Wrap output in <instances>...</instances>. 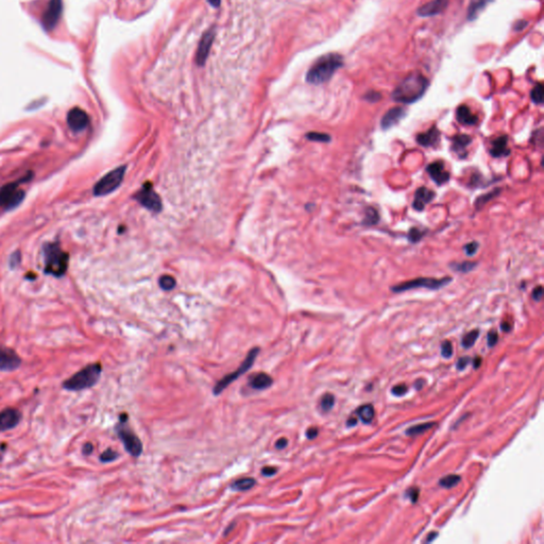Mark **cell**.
Segmentation results:
<instances>
[{
    "instance_id": "1",
    "label": "cell",
    "mask_w": 544,
    "mask_h": 544,
    "mask_svg": "<svg viewBox=\"0 0 544 544\" xmlns=\"http://www.w3.org/2000/svg\"><path fill=\"white\" fill-rule=\"evenodd\" d=\"M429 81L419 72L410 73L400 83L392 93L396 102L411 104L420 100L428 89Z\"/></svg>"
},
{
    "instance_id": "2",
    "label": "cell",
    "mask_w": 544,
    "mask_h": 544,
    "mask_svg": "<svg viewBox=\"0 0 544 544\" xmlns=\"http://www.w3.org/2000/svg\"><path fill=\"white\" fill-rule=\"evenodd\" d=\"M343 65V58L339 53H328L316 61L310 67L306 81L308 83L319 85L328 82L334 76V73Z\"/></svg>"
},
{
    "instance_id": "3",
    "label": "cell",
    "mask_w": 544,
    "mask_h": 544,
    "mask_svg": "<svg viewBox=\"0 0 544 544\" xmlns=\"http://www.w3.org/2000/svg\"><path fill=\"white\" fill-rule=\"evenodd\" d=\"M102 366L99 362L91 364L74 373L63 383V388L70 391H81L95 386L101 377Z\"/></svg>"
},
{
    "instance_id": "4",
    "label": "cell",
    "mask_w": 544,
    "mask_h": 544,
    "mask_svg": "<svg viewBox=\"0 0 544 544\" xmlns=\"http://www.w3.org/2000/svg\"><path fill=\"white\" fill-rule=\"evenodd\" d=\"M68 254L58 243H50L45 247V270L55 277H61L67 271Z\"/></svg>"
},
{
    "instance_id": "5",
    "label": "cell",
    "mask_w": 544,
    "mask_h": 544,
    "mask_svg": "<svg viewBox=\"0 0 544 544\" xmlns=\"http://www.w3.org/2000/svg\"><path fill=\"white\" fill-rule=\"evenodd\" d=\"M116 431L126 451L132 455L133 457L141 456L142 453V443L139 437L134 434V431L129 427L128 416L126 414L120 416V421L117 424Z\"/></svg>"
},
{
    "instance_id": "6",
    "label": "cell",
    "mask_w": 544,
    "mask_h": 544,
    "mask_svg": "<svg viewBox=\"0 0 544 544\" xmlns=\"http://www.w3.org/2000/svg\"><path fill=\"white\" fill-rule=\"evenodd\" d=\"M452 282V278L446 277L442 279H434V278H418L407 282H403L397 284L396 286L391 287V290L396 293L404 292L411 289H418V288H426L429 290H438L442 287L449 285Z\"/></svg>"
},
{
    "instance_id": "7",
    "label": "cell",
    "mask_w": 544,
    "mask_h": 544,
    "mask_svg": "<svg viewBox=\"0 0 544 544\" xmlns=\"http://www.w3.org/2000/svg\"><path fill=\"white\" fill-rule=\"evenodd\" d=\"M259 353H260V348H258V347L253 348L252 350H250L246 359L243 360V362L240 365V367L237 369L235 372H232V373L226 375V377H224L222 379H220L219 382L216 384V386L214 387V390H213V391H214V395L215 396L220 395V393L224 389L228 388V387L234 382V380H236L239 377H241L243 373H246L248 370H250L251 367L253 366L256 357H258Z\"/></svg>"
},
{
    "instance_id": "8",
    "label": "cell",
    "mask_w": 544,
    "mask_h": 544,
    "mask_svg": "<svg viewBox=\"0 0 544 544\" xmlns=\"http://www.w3.org/2000/svg\"><path fill=\"white\" fill-rule=\"evenodd\" d=\"M124 172H126V166H120L106 173L96 183L94 187V193L96 196H105L113 192L120 186L124 178Z\"/></svg>"
},
{
    "instance_id": "9",
    "label": "cell",
    "mask_w": 544,
    "mask_h": 544,
    "mask_svg": "<svg viewBox=\"0 0 544 544\" xmlns=\"http://www.w3.org/2000/svg\"><path fill=\"white\" fill-rule=\"evenodd\" d=\"M24 198V192L16 182L9 183L0 189V205L5 209H13Z\"/></svg>"
},
{
    "instance_id": "10",
    "label": "cell",
    "mask_w": 544,
    "mask_h": 544,
    "mask_svg": "<svg viewBox=\"0 0 544 544\" xmlns=\"http://www.w3.org/2000/svg\"><path fill=\"white\" fill-rule=\"evenodd\" d=\"M135 198L142 205L150 211L158 212L162 209L161 199L158 193L153 190L152 184L150 182H147L142 187V189L136 193Z\"/></svg>"
},
{
    "instance_id": "11",
    "label": "cell",
    "mask_w": 544,
    "mask_h": 544,
    "mask_svg": "<svg viewBox=\"0 0 544 544\" xmlns=\"http://www.w3.org/2000/svg\"><path fill=\"white\" fill-rule=\"evenodd\" d=\"M22 359L13 349L0 347V371L11 372L20 368Z\"/></svg>"
},
{
    "instance_id": "12",
    "label": "cell",
    "mask_w": 544,
    "mask_h": 544,
    "mask_svg": "<svg viewBox=\"0 0 544 544\" xmlns=\"http://www.w3.org/2000/svg\"><path fill=\"white\" fill-rule=\"evenodd\" d=\"M67 123L73 132H81L90 123V117L85 111L80 108H73L67 115Z\"/></svg>"
},
{
    "instance_id": "13",
    "label": "cell",
    "mask_w": 544,
    "mask_h": 544,
    "mask_svg": "<svg viewBox=\"0 0 544 544\" xmlns=\"http://www.w3.org/2000/svg\"><path fill=\"white\" fill-rule=\"evenodd\" d=\"M22 420V412L15 408H5L0 411V431L16 427Z\"/></svg>"
},
{
    "instance_id": "14",
    "label": "cell",
    "mask_w": 544,
    "mask_h": 544,
    "mask_svg": "<svg viewBox=\"0 0 544 544\" xmlns=\"http://www.w3.org/2000/svg\"><path fill=\"white\" fill-rule=\"evenodd\" d=\"M214 37H215L214 30H210L208 32H205L201 37V40H200L199 46L197 49V54H196V62L198 65L205 64L206 59L209 57L211 47L213 45V42H214Z\"/></svg>"
},
{
    "instance_id": "15",
    "label": "cell",
    "mask_w": 544,
    "mask_h": 544,
    "mask_svg": "<svg viewBox=\"0 0 544 544\" xmlns=\"http://www.w3.org/2000/svg\"><path fill=\"white\" fill-rule=\"evenodd\" d=\"M62 12V0H50L43 17L44 26L46 29H52L57 24Z\"/></svg>"
},
{
    "instance_id": "16",
    "label": "cell",
    "mask_w": 544,
    "mask_h": 544,
    "mask_svg": "<svg viewBox=\"0 0 544 544\" xmlns=\"http://www.w3.org/2000/svg\"><path fill=\"white\" fill-rule=\"evenodd\" d=\"M426 172L429 174L431 180L439 186L442 184H446L447 182H449V179H451V176H449V171L446 170L445 164H443V162L441 161H436L430 163V164L426 167Z\"/></svg>"
},
{
    "instance_id": "17",
    "label": "cell",
    "mask_w": 544,
    "mask_h": 544,
    "mask_svg": "<svg viewBox=\"0 0 544 544\" xmlns=\"http://www.w3.org/2000/svg\"><path fill=\"white\" fill-rule=\"evenodd\" d=\"M406 116V110L401 106H396L389 111L386 112V114L382 117L380 120V127L383 130H388L392 127H395L397 123L401 121L403 118Z\"/></svg>"
},
{
    "instance_id": "18",
    "label": "cell",
    "mask_w": 544,
    "mask_h": 544,
    "mask_svg": "<svg viewBox=\"0 0 544 544\" xmlns=\"http://www.w3.org/2000/svg\"><path fill=\"white\" fill-rule=\"evenodd\" d=\"M449 4V0H431V1L423 4L422 7L419 8L418 15L422 17H429L435 16L442 13L445 11Z\"/></svg>"
},
{
    "instance_id": "19",
    "label": "cell",
    "mask_w": 544,
    "mask_h": 544,
    "mask_svg": "<svg viewBox=\"0 0 544 544\" xmlns=\"http://www.w3.org/2000/svg\"><path fill=\"white\" fill-rule=\"evenodd\" d=\"M435 196H436L435 192L433 190L428 189L427 187H424V186L419 187L415 192L412 208H414V210L417 212H422L425 209V206L433 201Z\"/></svg>"
},
{
    "instance_id": "20",
    "label": "cell",
    "mask_w": 544,
    "mask_h": 544,
    "mask_svg": "<svg viewBox=\"0 0 544 544\" xmlns=\"http://www.w3.org/2000/svg\"><path fill=\"white\" fill-rule=\"evenodd\" d=\"M416 141L419 145L422 147L435 148L438 146L440 142V131L436 126H433L428 131H426V132L418 134L416 137Z\"/></svg>"
},
{
    "instance_id": "21",
    "label": "cell",
    "mask_w": 544,
    "mask_h": 544,
    "mask_svg": "<svg viewBox=\"0 0 544 544\" xmlns=\"http://www.w3.org/2000/svg\"><path fill=\"white\" fill-rule=\"evenodd\" d=\"M452 151L457 154L459 158H465L468 155L467 147L472 142V137L466 134H457L452 137Z\"/></svg>"
},
{
    "instance_id": "22",
    "label": "cell",
    "mask_w": 544,
    "mask_h": 544,
    "mask_svg": "<svg viewBox=\"0 0 544 544\" xmlns=\"http://www.w3.org/2000/svg\"><path fill=\"white\" fill-rule=\"evenodd\" d=\"M508 136L502 135L498 136L495 141H492V147L490 149V154L493 158H503L510 154L508 149Z\"/></svg>"
},
{
    "instance_id": "23",
    "label": "cell",
    "mask_w": 544,
    "mask_h": 544,
    "mask_svg": "<svg viewBox=\"0 0 544 544\" xmlns=\"http://www.w3.org/2000/svg\"><path fill=\"white\" fill-rule=\"evenodd\" d=\"M456 119L465 126H475L478 122V118L474 115L468 105L462 104L456 110Z\"/></svg>"
},
{
    "instance_id": "24",
    "label": "cell",
    "mask_w": 544,
    "mask_h": 544,
    "mask_svg": "<svg viewBox=\"0 0 544 544\" xmlns=\"http://www.w3.org/2000/svg\"><path fill=\"white\" fill-rule=\"evenodd\" d=\"M273 383V379L270 375L260 372L255 373L250 378V386L255 390H264L270 387Z\"/></svg>"
},
{
    "instance_id": "25",
    "label": "cell",
    "mask_w": 544,
    "mask_h": 544,
    "mask_svg": "<svg viewBox=\"0 0 544 544\" xmlns=\"http://www.w3.org/2000/svg\"><path fill=\"white\" fill-rule=\"evenodd\" d=\"M492 0H471L470 5L468 9V18L469 21H473L477 18V15L485 9L486 5L491 2Z\"/></svg>"
},
{
    "instance_id": "26",
    "label": "cell",
    "mask_w": 544,
    "mask_h": 544,
    "mask_svg": "<svg viewBox=\"0 0 544 544\" xmlns=\"http://www.w3.org/2000/svg\"><path fill=\"white\" fill-rule=\"evenodd\" d=\"M356 414L358 415V417L361 419V421L369 424L373 421L374 419V415H375V411L373 406L371 404H366V405H362L360 407L356 410Z\"/></svg>"
},
{
    "instance_id": "27",
    "label": "cell",
    "mask_w": 544,
    "mask_h": 544,
    "mask_svg": "<svg viewBox=\"0 0 544 544\" xmlns=\"http://www.w3.org/2000/svg\"><path fill=\"white\" fill-rule=\"evenodd\" d=\"M499 193H501V189H496L495 190H492L490 192H487V193H485V195L479 196L476 199V201H475V208H476L477 210L483 209L488 202H490L491 200L497 198L499 195Z\"/></svg>"
},
{
    "instance_id": "28",
    "label": "cell",
    "mask_w": 544,
    "mask_h": 544,
    "mask_svg": "<svg viewBox=\"0 0 544 544\" xmlns=\"http://www.w3.org/2000/svg\"><path fill=\"white\" fill-rule=\"evenodd\" d=\"M379 221V214L374 208H368L365 211V218L362 220V224L366 227L375 226Z\"/></svg>"
},
{
    "instance_id": "29",
    "label": "cell",
    "mask_w": 544,
    "mask_h": 544,
    "mask_svg": "<svg viewBox=\"0 0 544 544\" xmlns=\"http://www.w3.org/2000/svg\"><path fill=\"white\" fill-rule=\"evenodd\" d=\"M255 484H256V480L254 478L245 477L234 481L232 484V488L236 491H247L253 488Z\"/></svg>"
},
{
    "instance_id": "30",
    "label": "cell",
    "mask_w": 544,
    "mask_h": 544,
    "mask_svg": "<svg viewBox=\"0 0 544 544\" xmlns=\"http://www.w3.org/2000/svg\"><path fill=\"white\" fill-rule=\"evenodd\" d=\"M435 425L434 422H427V423H422V424H418V425H414V426L409 427L408 429H406V435L408 436H416V435H420L423 434L424 431H426L428 429H430Z\"/></svg>"
},
{
    "instance_id": "31",
    "label": "cell",
    "mask_w": 544,
    "mask_h": 544,
    "mask_svg": "<svg viewBox=\"0 0 544 544\" xmlns=\"http://www.w3.org/2000/svg\"><path fill=\"white\" fill-rule=\"evenodd\" d=\"M449 266H451L453 270H455V271L467 273V272L472 271L473 269L477 266V262L467 260V261H462V262H453V264H451Z\"/></svg>"
},
{
    "instance_id": "32",
    "label": "cell",
    "mask_w": 544,
    "mask_h": 544,
    "mask_svg": "<svg viewBox=\"0 0 544 544\" xmlns=\"http://www.w3.org/2000/svg\"><path fill=\"white\" fill-rule=\"evenodd\" d=\"M543 94H544V87L541 83H538L534 86V89L530 92V98L533 100V102L536 104H542L543 102Z\"/></svg>"
},
{
    "instance_id": "33",
    "label": "cell",
    "mask_w": 544,
    "mask_h": 544,
    "mask_svg": "<svg viewBox=\"0 0 544 544\" xmlns=\"http://www.w3.org/2000/svg\"><path fill=\"white\" fill-rule=\"evenodd\" d=\"M460 479H461V477L459 476V475H456V474L447 475L446 477H443L439 480V485L443 488L449 489V488H453V487L457 485L460 481Z\"/></svg>"
},
{
    "instance_id": "34",
    "label": "cell",
    "mask_w": 544,
    "mask_h": 544,
    "mask_svg": "<svg viewBox=\"0 0 544 544\" xmlns=\"http://www.w3.org/2000/svg\"><path fill=\"white\" fill-rule=\"evenodd\" d=\"M478 336H479V331L478 330H473V331H471V332L467 333L464 337H462V341H461L462 346H464L467 349L473 347L475 341H476V339L478 338Z\"/></svg>"
},
{
    "instance_id": "35",
    "label": "cell",
    "mask_w": 544,
    "mask_h": 544,
    "mask_svg": "<svg viewBox=\"0 0 544 544\" xmlns=\"http://www.w3.org/2000/svg\"><path fill=\"white\" fill-rule=\"evenodd\" d=\"M334 404H335L334 396L331 395V393H325V395L321 399L320 407L323 411H329V410L333 408Z\"/></svg>"
},
{
    "instance_id": "36",
    "label": "cell",
    "mask_w": 544,
    "mask_h": 544,
    "mask_svg": "<svg viewBox=\"0 0 544 544\" xmlns=\"http://www.w3.org/2000/svg\"><path fill=\"white\" fill-rule=\"evenodd\" d=\"M424 235H425L424 230H420L419 228H411L408 232L407 238L410 242L416 243L418 241H420L423 238Z\"/></svg>"
},
{
    "instance_id": "37",
    "label": "cell",
    "mask_w": 544,
    "mask_h": 544,
    "mask_svg": "<svg viewBox=\"0 0 544 544\" xmlns=\"http://www.w3.org/2000/svg\"><path fill=\"white\" fill-rule=\"evenodd\" d=\"M306 137L311 142H330L331 136L325 133H319V132H310Z\"/></svg>"
},
{
    "instance_id": "38",
    "label": "cell",
    "mask_w": 544,
    "mask_h": 544,
    "mask_svg": "<svg viewBox=\"0 0 544 544\" xmlns=\"http://www.w3.org/2000/svg\"><path fill=\"white\" fill-rule=\"evenodd\" d=\"M160 286L164 290H171L176 286V280L170 276H164L160 279Z\"/></svg>"
},
{
    "instance_id": "39",
    "label": "cell",
    "mask_w": 544,
    "mask_h": 544,
    "mask_svg": "<svg viewBox=\"0 0 544 544\" xmlns=\"http://www.w3.org/2000/svg\"><path fill=\"white\" fill-rule=\"evenodd\" d=\"M117 457H118V454L115 451H113L112 449H108L106 451H104L101 455H100V461L111 462V461H114Z\"/></svg>"
},
{
    "instance_id": "40",
    "label": "cell",
    "mask_w": 544,
    "mask_h": 544,
    "mask_svg": "<svg viewBox=\"0 0 544 544\" xmlns=\"http://www.w3.org/2000/svg\"><path fill=\"white\" fill-rule=\"evenodd\" d=\"M441 355L443 356L445 358H449L452 357L453 355V346H452V342L451 341H445L441 345Z\"/></svg>"
},
{
    "instance_id": "41",
    "label": "cell",
    "mask_w": 544,
    "mask_h": 544,
    "mask_svg": "<svg viewBox=\"0 0 544 544\" xmlns=\"http://www.w3.org/2000/svg\"><path fill=\"white\" fill-rule=\"evenodd\" d=\"M477 249H478V242H476V241L469 242L464 247L465 252L468 256H473L475 253L477 252Z\"/></svg>"
},
{
    "instance_id": "42",
    "label": "cell",
    "mask_w": 544,
    "mask_h": 544,
    "mask_svg": "<svg viewBox=\"0 0 544 544\" xmlns=\"http://www.w3.org/2000/svg\"><path fill=\"white\" fill-rule=\"evenodd\" d=\"M407 390H408L407 386L404 385V384H400V385H397V386L393 387V388L391 389V392H392V395H395L397 397H402V396L405 395L406 392H407Z\"/></svg>"
},
{
    "instance_id": "43",
    "label": "cell",
    "mask_w": 544,
    "mask_h": 544,
    "mask_svg": "<svg viewBox=\"0 0 544 544\" xmlns=\"http://www.w3.org/2000/svg\"><path fill=\"white\" fill-rule=\"evenodd\" d=\"M483 183H484L483 177H481L479 173H474L472 178H471V181H470V186H472V187L485 186Z\"/></svg>"
},
{
    "instance_id": "44",
    "label": "cell",
    "mask_w": 544,
    "mask_h": 544,
    "mask_svg": "<svg viewBox=\"0 0 544 544\" xmlns=\"http://www.w3.org/2000/svg\"><path fill=\"white\" fill-rule=\"evenodd\" d=\"M487 339H488V347L492 348V347H495L497 345V342L498 340V335L495 330H492V331H490L489 333H488V338Z\"/></svg>"
},
{
    "instance_id": "45",
    "label": "cell",
    "mask_w": 544,
    "mask_h": 544,
    "mask_svg": "<svg viewBox=\"0 0 544 544\" xmlns=\"http://www.w3.org/2000/svg\"><path fill=\"white\" fill-rule=\"evenodd\" d=\"M380 97L382 96L378 92H368L365 95V99L369 102H378Z\"/></svg>"
},
{
    "instance_id": "46",
    "label": "cell",
    "mask_w": 544,
    "mask_h": 544,
    "mask_svg": "<svg viewBox=\"0 0 544 544\" xmlns=\"http://www.w3.org/2000/svg\"><path fill=\"white\" fill-rule=\"evenodd\" d=\"M406 496H407L412 503H417L419 498V489L418 488H410L406 491Z\"/></svg>"
},
{
    "instance_id": "47",
    "label": "cell",
    "mask_w": 544,
    "mask_h": 544,
    "mask_svg": "<svg viewBox=\"0 0 544 544\" xmlns=\"http://www.w3.org/2000/svg\"><path fill=\"white\" fill-rule=\"evenodd\" d=\"M543 296V287L542 286H537L536 288L533 290V293H531V297L535 300V301H540L542 299Z\"/></svg>"
},
{
    "instance_id": "48",
    "label": "cell",
    "mask_w": 544,
    "mask_h": 544,
    "mask_svg": "<svg viewBox=\"0 0 544 544\" xmlns=\"http://www.w3.org/2000/svg\"><path fill=\"white\" fill-rule=\"evenodd\" d=\"M277 468L274 467H265L264 469L261 470V474L264 475V476H272L277 473Z\"/></svg>"
},
{
    "instance_id": "49",
    "label": "cell",
    "mask_w": 544,
    "mask_h": 544,
    "mask_svg": "<svg viewBox=\"0 0 544 544\" xmlns=\"http://www.w3.org/2000/svg\"><path fill=\"white\" fill-rule=\"evenodd\" d=\"M318 433L319 430L317 427H309L307 430H306V437H307L308 439H315L318 436Z\"/></svg>"
},
{
    "instance_id": "50",
    "label": "cell",
    "mask_w": 544,
    "mask_h": 544,
    "mask_svg": "<svg viewBox=\"0 0 544 544\" xmlns=\"http://www.w3.org/2000/svg\"><path fill=\"white\" fill-rule=\"evenodd\" d=\"M469 361H470V359H469V357H467V356H465V357H461L457 361V369H458V370H464V369L468 366Z\"/></svg>"
},
{
    "instance_id": "51",
    "label": "cell",
    "mask_w": 544,
    "mask_h": 544,
    "mask_svg": "<svg viewBox=\"0 0 544 544\" xmlns=\"http://www.w3.org/2000/svg\"><path fill=\"white\" fill-rule=\"evenodd\" d=\"M526 26H527V22H525V21H519V22H517V23L515 24V30H516V31H521V30H523Z\"/></svg>"
},
{
    "instance_id": "52",
    "label": "cell",
    "mask_w": 544,
    "mask_h": 544,
    "mask_svg": "<svg viewBox=\"0 0 544 544\" xmlns=\"http://www.w3.org/2000/svg\"><path fill=\"white\" fill-rule=\"evenodd\" d=\"M286 446H287V439H285V438H281V439H279V440L277 441V445H276V447H277L278 449H285Z\"/></svg>"
},
{
    "instance_id": "53",
    "label": "cell",
    "mask_w": 544,
    "mask_h": 544,
    "mask_svg": "<svg viewBox=\"0 0 544 544\" xmlns=\"http://www.w3.org/2000/svg\"><path fill=\"white\" fill-rule=\"evenodd\" d=\"M93 449H94V447H93L92 443H85L84 447H83V454L84 455H90L93 451Z\"/></svg>"
},
{
    "instance_id": "54",
    "label": "cell",
    "mask_w": 544,
    "mask_h": 544,
    "mask_svg": "<svg viewBox=\"0 0 544 544\" xmlns=\"http://www.w3.org/2000/svg\"><path fill=\"white\" fill-rule=\"evenodd\" d=\"M501 329L504 331V332H509L511 330V325L509 322H503L501 324Z\"/></svg>"
},
{
    "instance_id": "55",
    "label": "cell",
    "mask_w": 544,
    "mask_h": 544,
    "mask_svg": "<svg viewBox=\"0 0 544 544\" xmlns=\"http://www.w3.org/2000/svg\"><path fill=\"white\" fill-rule=\"evenodd\" d=\"M437 536H438V533H436V531H435V533H430V534L428 535V537H427L426 542H427V543H428V542H431L434 539H436Z\"/></svg>"
},
{
    "instance_id": "56",
    "label": "cell",
    "mask_w": 544,
    "mask_h": 544,
    "mask_svg": "<svg viewBox=\"0 0 544 544\" xmlns=\"http://www.w3.org/2000/svg\"><path fill=\"white\" fill-rule=\"evenodd\" d=\"M480 364H481V358L479 357V356H477V357L473 360V366H474L475 369H476L480 366Z\"/></svg>"
},
{
    "instance_id": "57",
    "label": "cell",
    "mask_w": 544,
    "mask_h": 544,
    "mask_svg": "<svg viewBox=\"0 0 544 544\" xmlns=\"http://www.w3.org/2000/svg\"><path fill=\"white\" fill-rule=\"evenodd\" d=\"M356 423H357V419H356V418L350 419V420H348V422H347L348 426H354V425H356Z\"/></svg>"
},
{
    "instance_id": "58",
    "label": "cell",
    "mask_w": 544,
    "mask_h": 544,
    "mask_svg": "<svg viewBox=\"0 0 544 544\" xmlns=\"http://www.w3.org/2000/svg\"><path fill=\"white\" fill-rule=\"evenodd\" d=\"M209 2L213 5V7H215V8L219 7V5H220V0H209Z\"/></svg>"
}]
</instances>
